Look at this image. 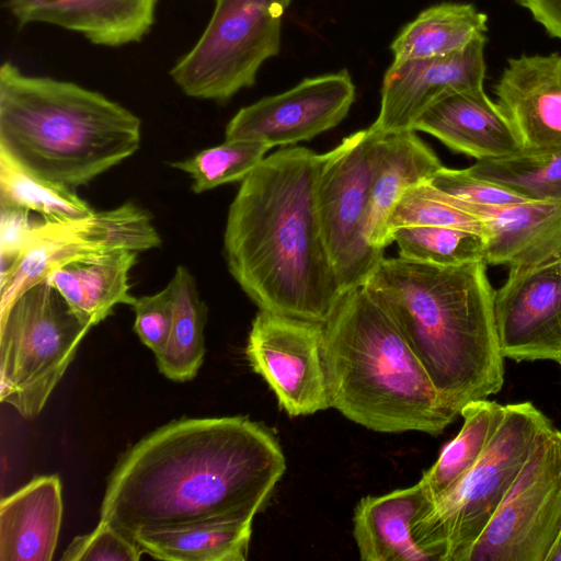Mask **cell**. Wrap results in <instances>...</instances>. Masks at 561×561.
Returning a JSON list of instances; mask_svg holds the SVG:
<instances>
[{"mask_svg": "<svg viewBox=\"0 0 561 561\" xmlns=\"http://www.w3.org/2000/svg\"><path fill=\"white\" fill-rule=\"evenodd\" d=\"M494 320L504 358L516 362L561 357V259L510 268L494 294Z\"/></svg>", "mask_w": 561, "mask_h": 561, "instance_id": "cell-14", "label": "cell"}, {"mask_svg": "<svg viewBox=\"0 0 561 561\" xmlns=\"http://www.w3.org/2000/svg\"><path fill=\"white\" fill-rule=\"evenodd\" d=\"M325 158L306 147H283L241 182L229 206L228 271L260 310L325 323L344 296L317 209Z\"/></svg>", "mask_w": 561, "mask_h": 561, "instance_id": "cell-2", "label": "cell"}, {"mask_svg": "<svg viewBox=\"0 0 561 561\" xmlns=\"http://www.w3.org/2000/svg\"><path fill=\"white\" fill-rule=\"evenodd\" d=\"M561 539V431L535 445L467 561H550Z\"/></svg>", "mask_w": 561, "mask_h": 561, "instance_id": "cell-10", "label": "cell"}, {"mask_svg": "<svg viewBox=\"0 0 561 561\" xmlns=\"http://www.w3.org/2000/svg\"><path fill=\"white\" fill-rule=\"evenodd\" d=\"M355 101V84L345 69L306 78L291 89L240 108L225 139H249L271 148L310 140L339 125Z\"/></svg>", "mask_w": 561, "mask_h": 561, "instance_id": "cell-13", "label": "cell"}, {"mask_svg": "<svg viewBox=\"0 0 561 561\" xmlns=\"http://www.w3.org/2000/svg\"><path fill=\"white\" fill-rule=\"evenodd\" d=\"M171 283L174 288V318L168 343L156 359L162 375L183 382L193 379L203 364L208 309L186 266L175 268Z\"/></svg>", "mask_w": 561, "mask_h": 561, "instance_id": "cell-25", "label": "cell"}, {"mask_svg": "<svg viewBox=\"0 0 561 561\" xmlns=\"http://www.w3.org/2000/svg\"><path fill=\"white\" fill-rule=\"evenodd\" d=\"M158 0H7L20 25L53 24L82 34L95 45L136 43L150 31Z\"/></svg>", "mask_w": 561, "mask_h": 561, "instance_id": "cell-18", "label": "cell"}, {"mask_svg": "<svg viewBox=\"0 0 561 561\" xmlns=\"http://www.w3.org/2000/svg\"><path fill=\"white\" fill-rule=\"evenodd\" d=\"M467 171L529 201L561 203V147L519 149L504 157L478 160Z\"/></svg>", "mask_w": 561, "mask_h": 561, "instance_id": "cell-28", "label": "cell"}, {"mask_svg": "<svg viewBox=\"0 0 561 561\" xmlns=\"http://www.w3.org/2000/svg\"><path fill=\"white\" fill-rule=\"evenodd\" d=\"M505 405L486 399L467 403L459 415V433L442 449L436 462L423 473L421 483L432 500L451 489L478 461L500 425Z\"/></svg>", "mask_w": 561, "mask_h": 561, "instance_id": "cell-26", "label": "cell"}, {"mask_svg": "<svg viewBox=\"0 0 561 561\" xmlns=\"http://www.w3.org/2000/svg\"><path fill=\"white\" fill-rule=\"evenodd\" d=\"M391 241L397 243L400 257L414 262L456 266L484 261L485 257L486 238L465 229L400 227L391 232Z\"/></svg>", "mask_w": 561, "mask_h": 561, "instance_id": "cell-30", "label": "cell"}, {"mask_svg": "<svg viewBox=\"0 0 561 561\" xmlns=\"http://www.w3.org/2000/svg\"><path fill=\"white\" fill-rule=\"evenodd\" d=\"M444 165L415 130L380 134L374 149L366 238L383 251L390 244L388 218L411 186L428 182Z\"/></svg>", "mask_w": 561, "mask_h": 561, "instance_id": "cell-21", "label": "cell"}, {"mask_svg": "<svg viewBox=\"0 0 561 561\" xmlns=\"http://www.w3.org/2000/svg\"><path fill=\"white\" fill-rule=\"evenodd\" d=\"M62 520L61 482L39 476L1 499L0 561H50Z\"/></svg>", "mask_w": 561, "mask_h": 561, "instance_id": "cell-22", "label": "cell"}, {"mask_svg": "<svg viewBox=\"0 0 561 561\" xmlns=\"http://www.w3.org/2000/svg\"><path fill=\"white\" fill-rule=\"evenodd\" d=\"M140 118L75 82L0 68V151L50 182L75 190L131 157Z\"/></svg>", "mask_w": 561, "mask_h": 561, "instance_id": "cell-4", "label": "cell"}, {"mask_svg": "<svg viewBox=\"0 0 561 561\" xmlns=\"http://www.w3.org/2000/svg\"><path fill=\"white\" fill-rule=\"evenodd\" d=\"M0 205L35 211L49 221L82 218L95 211L75 190L31 173L1 151Z\"/></svg>", "mask_w": 561, "mask_h": 561, "instance_id": "cell-29", "label": "cell"}, {"mask_svg": "<svg viewBox=\"0 0 561 561\" xmlns=\"http://www.w3.org/2000/svg\"><path fill=\"white\" fill-rule=\"evenodd\" d=\"M91 327L46 279L0 310V400L33 419L73 360Z\"/></svg>", "mask_w": 561, "mask_h": 561, "instance_id": "cell-7", "label": "cell"}, {"mask_svg": "<svg viewBox=\"0 0 561 561\" xmlns=\"http://www.w3.org/2000/svg\"><path fill=\"white\" fill-rule=\"evenodd\" d=\"M30 210L0 205V259L1 272L9 270L23 251L35 224L30 221Z\"/></svg>", "mask_w": 561, "mask_h": 561, "instance_id": "cell-36", "label": "cell"}, {"mask_svg": "<svg viewBox=\"0 0 561 561\" xmlns=\"http://www.w3.org/2000/svg\"><path fill=\"white\" fill-rule=\"evenodd\" d=\"M552 426L531 402L506 404L478 461L414 523L416 541L437 561H467L535 445Z\"/></svg>", "mask_w": 561, "mask_h": 561, "instance_id": "cell-6", "label": "cell"}, {"mask_svg": "<svg viewBox=\"0 0 561 561\" xmlns=\"http://www.w3.org/2000/svg\"><path fill=\"white\" fill-rule=\"evenodd\" d=\"M444 196L484 222L488 230L486 264L531 267L561 259L560 202L481 206Z\"/></svg>", "mask_w": 561, "mask_h": 561, "instance_id": "cell-17", "label": "cell"}, {"mask_svg": "<svg viewBox=\"0 0 561 561\" xmlns=\"http://www.w3.org/2000/svg\"><path fill=\"white\" fill-rule=\"evenodd\" d=\"M144 554L138 545L104 520L77 536L61 556L62 561H138Z\"/></svg>", "mask_w": 561, "mask_h": 561, "instance_id": "cell-34", "label": "cell"}, {"mask_svg": "<svg viewBox=\"0 0 561 561\" xmlns=\"http://www.w3.org/2000/svg\"><path fill=\"white\" fill-rule=\"evenodd\" d=\"M380 133L369 126L327 152L317 185L323 240L342 293L363 287L383 259L369 244L366 220L373 157Z\"/></svg>", "mask_w": 561, "mask_h": 561, "instance_id": "cell-9", "label": "cell"}, {"mask_svg": "<svg viewBox=\"0 0 561 561\" xmlns=\"http://www.w3.org/2000/svg\"><path fill=\"white\" fill-rule=\"evenodd\" d=\"M216 1L202 36L170 76L187 96L225 103L254 85L261 66L278 55L291 0Z\"/></svg>", "mask_w": 561, "mask_h": 561, "instance_id": "cell-8", "label": "cell"}, {"mask_svg": "<svg viewBox=\"0 0 561 561\" xmlns=\"http://www.w3.org/2000/svg\"><path fill=\"white\" fill-rule=\"evenodd\" d=\"M408 226L450 227L488 236L481 219L451 204L428 182L409 187L394 205L387 221L390 242L393 230Z\"/></svg>", "mask_w": 561, "mask_h": 561, "instance_id": "cell-32", "label": "cell"}, {"mask_svg": "<svg viewBox=\"0 0 561 561\" xmlns=\"http://www.w3.org/2000/svg\"><path fill=\"white\" fill-rule=\"evenodd\" d=\"M550 561H561V539H560Z\"/></svg>", "mask_w": 561, "mask_h": 561, "instance_id": "cell-38", "label": "cell"}, {"mask_svg": "<svg viewBox=\"0 0 561 561\" xmlns=\"http://www.w3.org/2000/svg\"><path fill=\"white\" fill-rule=\"evenodd\" d=\"M413 130L427 133L451 150L477 161L504 157L520 149L507 119L484 89L443 95L421 114Z\"/></svg>", "mask_w": 561, "mask_h": 561, "instance_id": "cell-19", "label": "cell"}, {"mask_svg": "<svg viewBox=\"0 0 561 561\" xmlns=\"http://www.w3.org/2000/svg\"><path fill=\"white\" fill-rule=\"evenodd\" d=\"M486 265L383 257L363 286L392 318L443 402L457 415L504 383L495 290Z\"/></svg>", "mask_w": 561, "mask_h": 561, "instance_id": "cell-3", "label": "cell"}, {"mask_svg": "<svg viewBox=\"0 0 561 561\" xmlns=\"http://www.w3.org/2000/svg\"><path fill=\"white\" fill-rule=\"evenodd\" d=\"M428 183L448 196L473 205L504 206L529 201L505 186L469 173L467 169L443 167Z\"/></svg>", "mask_w": 561, "mask_h": 561, "instance_id": "cell-33", "label": "cell"}, {"mask_svg": "<svg viewBox=\"0 0 561 561\" xmlns=\"http://www.w3.org/2000/svg\"><path fill=\"white\" fill-rule=\"evenodd\" d=\"M488 18L471 3L443 2L419 13L390 45L393 60L453 54L485 37Z\"/></svg>", "mask_w": 561, "mask_h": 561, "instance_id": "cell-24", "label": "cell"}, {"mask_svg": "<svg viewBox=\"0 0 561 561\" xmlns=\"http://www.w3.org/2000/svg\"><path fill=\"white\" fill-rule=\"evenodd\" d=\"M252 522L196 526L138 536L144 553L167 561H244Z\"/></svg>", "mask_w": 561, "mask_h": 561, "instance_id": "cell-27", "label": "cell"}, {"mask_svg": "<svg viewBox=\"0 0 561 561\" xmlns=\"http://www.w3.org/2000/svg\"><path fill=\"white\" fill-rule=\"evenodd\" d=\"M162 239L147 210L134 203L70 220L35 224L13 265L1 272L0 310L55 268L115 251L145 252Z\"/></svg>", "mask_w": 561, "mask_h": 561, "instance_id": "cell-11", "label": "cell"}, {"mask_svg": "<svg viewBox=\"0 0 561 561\" xmlns=\"http://www.w3.org/2000/svg\"><path fill=\"white\" fill-rule=\"evenodd\" d=\"M285 470L277 439L257 422L174 420L119 458L100 520L134 542L145 534L253 522Z\"/></svg>", "mask_w": 561, "mask_h": 561, "instance_id": "cell-1", "label": "cell"}, {"mask_svg": "<svg viewBox=\"0 0 561 561\" xmlns=\"http://www.w3.org/2000/svg\"><path fill=\"white\" fill-rule=\"evenodd\" d=\"M134 331L154 355L160 354L169 340L174 318V288L171 283L153 295L136 298Z\"/></svg>", "mask_w": 561, "mask_h": 561, "instance_id": "cell-35", "label": "cell"}, {"mask_svg": "<svg viewBox=\"0 0 561 561\" xmlns=\"http://www.w3.org/2000/svg\"><path fill=\"white\" fill-rule=\"evenodd\" d=\"M486 37L466 48L430 58L391 64L380 89V107L370 125L380 134L413 130L421 114L443 95L461 90L483 89Z\"/></svg>", "mask_w": 561, "mask_h": 561, "instance_id": "cell-15", "label": "cell"}, {"mask_svg": "<svg viewBox=\"0 0 561 561\" xmlns=\"http://www.w3.org/2000/svg\"><path fill=\"white\" fill-rule=\"evenodd\" d=\"M138 252L121 250L53 270L46 282L65 299L73 313L91 328L113 313L117 305L133 306L129 272Z\"/></svg>", "mask_w": 561, "mask_h": 561, "instance_id": "cell-23", "label": "cell"}, {"mask_svg": "<svg viewBox=\"0 0 561 561\" xmlns=\"http://www.w3.org/2000/svg\"><path fill=\"white\" fill-rule=\"evenodd\" d=\"M558 364L561 366V357H560V359L558 360Z\"/></svg>", "mask_w": 561, "mask_h": 561, "instance_id": "cell-39", "label": "cell"}, {"mask_svg": "<svg viewBox=\"0 0 561 561\" xmlns=\"http://www.w3.org/2000/svg\"><path fill=\"white\" fill-rule=\"evenodd\" d=\"M494 93L520 149L561 147L560 54L508 59Z\"/></svg>", "mask_w": 561, "mask_h": 561, "instance_id": "cell-16", "label": "cell"}, {"mask_svg": "<svg viewBox=\"0 0 561 561\" xmlns=\"http://www.w3.org/2000/svg\"><path fill=\"white\" fill-rule=\"evenodd\" d=\"M323 323L260 310L245 355L289 416L330 408L322 359Z\"/></svg>", "mask_w": 561, "mask_h": 561, "instance_id": "cell-12", "label": "cell"}, {"mask_svg": "<svg viewBox=\"0 0 561 561\" xmlns=\"http://www.w3.org/2000/svg\"><path fill=\"white\" fill-rule=\"evenodd\" d=\"M322 359L330 408L366 428L439 435L457 417L364 287L346 293L323 323Z\"/></svg>", "mask_w": 561, "mask_h": 561, "instance_id": "cell-5", "label": "cell"}, {"mask_svg": "<svg viewBox=\"0 0 561 561\" xmlns=\"http://www.w3.org/2000/svg\"><path fill=\"white\" fill-rule=\"evenodd\" d=\"M546 32L561 41V0H516Z\"/></svg>", "mask_w": 561, "mask_h": 561, "instance_id": "cell-37", "label": "cell"}, {"mask_svg": "<svg viewBox=\"0 0 561 561\" xmlns=\"http://www.w3.org/2000/svg\"><path fill=\"white\" fill-rule=\"evenodd\" d=\"M271 147L259 140L232 139L171 162L192 179L191 190L201 194L217 186L242 182L266 157Z\"/></svg>", "mask_w": 561, "mask_h": 561, "instance_id": "cell-31", "label": "cell"}, {"mask_svg": "<svg viewBox=\"0 0 561 561\" xmlns=\"http://www.w3.org/2000/svg\"><path fill=\"white\" fill-rule=\"evenodd\" d=\"M421 481L383 495H368L354 510L353 535L363 561H437L413 534L431 507Z\"/></svg>", "mask_w": 561, "mask_h": 561, "instance_id": "cell-20", "label": "cell"}]
</instances>
